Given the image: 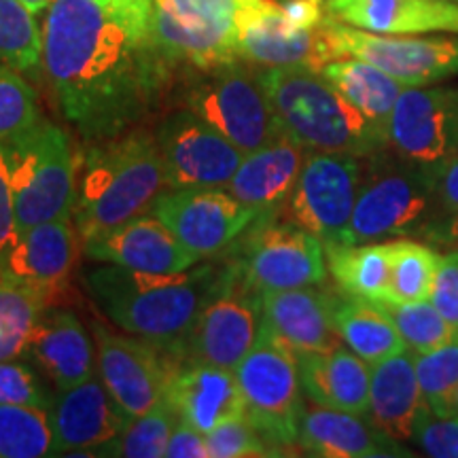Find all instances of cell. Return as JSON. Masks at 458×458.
I'll return each instance as SVG.
<instances>
[{"mask_svg": "<svg viewBox=\"0 0 458 458\" xmlns=\"http://www.w3.org/2000/svg\"><path fill=\"white\" fill-rule=\"evenodd\" d=\"M236 49L240 60L259 66H308L320 71L334 60L323 24L300 28L280 0H238Z\"/></svg>", "mask_w": 458, "mask_h": 458, "instance_id": "obj_17", "label": "cell"}, {"mask_svg": "<svg viewBox=\"0 0 458 458\" xmlns=\"http://www.w3.org/2000/svg\"><path fill=\"white\" fill-rule=\"evenodd\" d=\"M156 140L168 189L227 187L246 156L187 106L170 113L159 123Z\"/></svg>", "mask_w": 458, "mask_h": 458, "instance_id": "obj_15", "label": "cell"}, {"mask_svg": "<svg viewBox=\"0 0 458 458\" xmlns=\"http://www.w3.org/2000/svg\"><path fill=\"white\" fill-rule=\"evenodd\" d=\"M174 68L151 21L96 0H54L45 11L43 72L57 108L88 142L136 128L162 102Z\"/></svg>", "mask_w": 458, "mask_h": 458, "instance_id": "obj_1", "label": "cell"}, {"mask_svg": "<svg viewBox=\"0 0 458 458\" xmlns=\"http://www.w3.org/2000/svg\"><path fill=\"white\" fill-rule=\"evenodd\" d=\"M323 34L334 60L357 57L405 88H428L458 74V34H377L342 24L329 13L323 21Z\"/></svg>", "mask_w": 458, "mask_h": 458, "instance_id": "obj_10", "label": "cell"}, {"mask_svg": "<svg viewBox=\"0 0 458 458\" xmlns=\"http://www.w3.org/2000/svg\"><path fill=\"white\" fill-rule=\"evenodd\" d=\"M181 416L168 401L157 403L147 414L130 418L123 431L111 442L100 445L96 456H122V458H162L165 456L170 435L179 425Z\"/></svg>", "mask_w": 458, "mask_h": 458, "instance_id": "obj_37", "label": "cell"}, {"mask_svg": "<svg viewBox=\"0 0 458 458\" xmlns=\"http://www.w3.org/2000/svg\"><path fill=\"white\" fill-rule=\"evenodd\" d=\"M77 261V225L72 216L38 223L20 233L0 261V278L30 286L51 301L64 291Z\"/></svg>", "mask_w": 458, "mask_h": 458, "instance_id": "obj_21", "label": "cell"}, {"mask_svg": "<svg viewBox=\"0 0 458 458\" xmlns=\"http://www.w3.org/2000/svg\"><path fill=\"white\" fill-rule=\"evenodd\" d=\"M20 233L21 232L20 225H17L15 196L13 187H11L7 159H4V151L0 147V261L13 249Z\"/></svg>", "mask_w": 458, "mask_h": 458, "instance_id": "obj_45", "label": "cell"}, {"mask_svg": "<svg viewBox=\"0 0 458 458\" xmlns=\"http://www.w3.org/2000/svg\"><path fill=\"white\" fill-rule=\"evenodd\" d=\"M301 391L329 410L368 414L371 368L359 354L337 346L327 352L297 354Z\"/></svg>", "mask_w": 458, "mask_h": 458, "instance_id": "obj_28", "label": "cell"}, {"mask_svg": "<svg viewBox=\"0 0 458 458\" xmlns=\"http://www.w3.org/2000/svg\"><path fill=\"white\" fill-rule=\"evenodd\" d=\"M261 293L244 276L240 263L225 266L219 289L210 297L172 352L179 363L236 369L261 334Z\"/></svg>", "mask_w": 458, "mask_h": 458, "instance_id": "obj_9", "label": "cell"}, {"mask_svg": "<svg viewBox=\"0 0 458 458\" xmlns=\"http://www.w3.org/2000/svg\"><path fill=\"white\" fill-rule=\"evenodd\" d=\"M98 376L114 403L128 418L147 414L162 403L172 365L156 344L136 335H119L105 325H96Z\"/></svg>", "mask_w": 458, "mask_h": 458, "instance_id": "obj_18", "label": "cell"}, {"mask_svg": "<svg viewBox=\"0 0 458 458\" xmlns=\"http://www.w3.org/2000/svg\"><path fill=\"white\" fill-rule=\"evenodd\" d=\"M456 213H458V157L452 159V162L439 172L437 181H435L433 221L445 219V216H452Z\"/></svg>", "mask_w": 458, "mask_h": 458, "instance_id": "obj_47", "label": "cell"}, {"mask_svg": "<svg viewBox=\"0 0 458 458\" xmlns=\"http://www.w3.org/2000/svg\"><path fill=\"white\" fill-rule=\"evenodd\" d=\"M437 174L399 156L377 151L363 159L357 204L346 244L418 236L435 216Z\"/></svg>", "mask_w": 458, "mask_h": 458, "instance_id": "obj_5", "label": "cell"}, {"mask_svg": "<svg viewBox=\"0 0 458 458\" xmlns=\"http://www.w3.org/2000/svg\"><path fill=\"white\" fill-rule=\"evenodd\" d=\"M325 3H327V0H325Z\"/></svg>", "mask_w": 458, "mask_h": 458, "instance_id": "obj_53", "label": "cell"}, {"mask_svg": "<svg viewBox=\"0 0 458 458\" xmlns=\"http://www.w3.org/2000/svg\"><path fill=\"white\" fill-rule=\"evenodd\" d=\"M168 187L156 134L131 128L114 139L91 142L77 174L72 219L79 236H102L151 213Z\"/></svg>", "mask_w": 458, "mask_h": 458, "instance_id": "obj_3", "label": "cell"}, {"mask_svg": "<svg viewBox=\"0 0 458 458\" xmlns=\"http://www.w3.org/2000/svg\"><path fill=\"white\" fill-rule=\"evenodd\" d=\"M238 0H153L151 30L165 55L191 68L238 60Z\"/></svg>", "mask_w": 458, "mask_h": 458, "instance_id": "obj_12", "label": "cell"}, {"mask_svg": "<svg viewBox=\"0 0 458 458\" xmlns=\"http://www.w3.org/2000/svg\"><path fill=\"white\" fill-rule=\"evenodd\" d=\"M54 394L43 385L32 365L20 359L0 363V405H34L51 408Z\"/></svg>", "mask_w": 458, "mask_h": 458, "instance_id": "obj_42", "label": "cell"}, {"mask_svg": "<svg viewBox=\"0 0 458 458\" xmlns=\"http://www.w3.org/2000/svg\"><path fill=\"white\" fill-rule=\"evenodd\" d=\"M420 236H425L428 242L437 246H458V213L428 223Z\"/></svg>", "mask_w": 458, "mask_h": 458, "instance_id": "obj_48", "label": "cell"}, {"mask_svg": "<svg viewBox=\"0 0 458 458\" xmlns=\"http://www.w3.org/2000/svg\"><path fill=\"white\" fill-rule=\"evenodd\" d=\"M223 272L225 266L208 263L176 274L139 272L102 263L85 274V289L119 329L172 354L219 289Z\"/></svg>", "mask_w": 458, "mask_h": 458, "instance_id": "obj_2", "label": "cell"}, {"mask_svg": "<svg viewBox=\"0 0 458 458\" xmlns=\"http://www.w3.org/2000/svg\"><path fill=\"white\" fill-rule=\"evenodd\" d=\"M0 64L24 74L43 68V28L21 0H0Z\"/></svg>", "mask_w": 458, "mask_h": 458, "instance_id": "obj_36", "label": "cell"}, {"mask_svg": "<svg viewBox=\"0 0 458 458\" xmlns=\"http://www.w3.org/2000/svg\"><path fill=\"white\" fill-rule=\"evenodd\" d=\"M363 159L351 153L308 151L286 199L289 221L317 236L323 246L346 244L363 179Z\"/></svg>", "mask_w": 458, "mask_h": 458, "instance_id": "obj_11", "label": "cell"}, {"mask_svg": "<svg viewBox=\"0 0 458 458\" xmlns=\"http://www.w3.org/2000/svg\"><path fill=\"white\" fill-rule=\"evenodd\" d=\"M334 20L377 34H458L454 0H327Z\"/></svg>", "mask_w": 458, "mask_h": 458, "instance_id": "obj_26", "label": "cell"}, {"mask_svg": "<svg viewBox=\"0 0 458 458\" xmlns=\"http://www.w3.org/2000/svg\"><path fill=\"white\" fill-rule=\"evenodd\" d=\"M428 408L418 385L414 352L403 351L371 365L368 418L397 442H411L420 411Z\"/></svg>", "mask_w": 458, "mask_h": 458, "instance_id": "obj_29", "label": "cell"}, {"mask_svg": "<svg viewBox=\"0 0 458 458\" xmlns=\"http://www.w3.org/2000/svg\"><path fill=\"white\" fill-rule=\"evenodd\" d=\"M41 119L38 96L24 72L0 64V145L21 136Z\"/></svg>", "mask_w": 458, "mask_h": 458, "instance_id": "obj_40", "label": "cell"}, {"mask_svg": "<svg viewBox=\"0 0 458 458\" xmlns=\"http://www.w3.org/2000/svg\"><path fill=\"white\" fill-rule=\"evenodd\" d=\"M374 303L393 320V325L411 352H431L458 337V329L439 314L431 300Z\"/></svg>", "mask_w": 458, "mask_h": 458, "instance_id": "obj_38", "label": "cell"}, {"mask_svg": "<svg viewBox=\"0 0 458 458\" xmlns=\"http://www.w3.org/2000/svg\"><path fill=\"white\" fill-rule=\"evenodd\" d=\"M165 458H210L208 445H206V435L193 428L189 422L181 418L179 425L170 435Z\"/></svg>", "mask_w": 458, "mask_h": 458, "instance_id": "obj_46", "label": "cell"}, {"mask_svg": "<svg viewBox=\"0 0 458 458\" xmlns=\"http://www.w3.org/2000/svg\"><path fill=\"white\" fill-rule=\"evenodd\" d=\"M320 74L386 136L388 119H391L393 108L397 105L405 85L388 77L385 71H380L374 64L357 60V57L331 60L320 68Z\"/></svg>", "mask_w": 458, "mask_h": 458, "instance_id": "obj_30", "label": "cell"}, {"mask_svg": "<svg viewBox=\"0 0 458 458\" xmlns=\"http://www.w3.org/2000/svg\"><path fill=\"white\" fill-rule=\"evenodd\" d=\"M411 442L427 456L458 458V416H435L425 408L414 425Z\"/></svg>", "mask_w": 458, "mask_h": 458, "instance_id": "obj_43", "label": "cell"}, {"mask_svg": "<svg viewBox=\"0 0 458 458\" xmlns=\"http://www.w3.org/2000/svg\"><path fill=\"white\" fill-rule=\"evenodd\" d=\"M151 215L202 259L225 250L259 219L227 187L168 189L156 199Z\"/></svg>", "mask_w": 458, "mask_h": 458, "instance_id": "obj_13", "label": "cell"}, {"mask_svg": "<svg viewBox=\"0 0 458 458\" xmlns=\"http://www.w3.org/2000/svg\"><path fill=\"white\" fill-rule=\"evenodd\" d=\"M386 136L394 156L439 174L458 157V88H405Z\"/></svg>", "mask_w": 458, "mask_h": 458, "instance_id": "obj_14", "label": "cell"}, {"mask_svg": "<svg viewBox=\"0 0 458 458\" xmlns=\"http://www.w3.org/2000/svg\"><path fill=\"white\" fill-rule=\"evenodd\" d=\"M297 445L323 458H386L411 456L401 442L377 428L369 418L352 411L303 405Z\"/></svg>", "mask_w": 458, "mask_h": 458, "instance_id": "obj_24", "label": "cell"}, {"mask_svg": "<svg viewBox=\"0 0 458 458\" xmlns=\"http://www.w3.org/2000/svg\"><path fill=\"white\" fill-rule=\"evenodd\" d=\"M454 3H458V0H454Z\"/></svg>", "mask_w": 458, "mask_h": 458, "instance_id": "obj_52", "label": "cell"}, {"mask_svg": "<svg viewBox=\"0 0 458 458\" xmlns=\"http://www.w3.org/2000/svg\"><path fill=\"white\" fill-rule=\"evenodd\" d=\"M240 259L246 280L259 293L301 289L327 280L325 246L293 221L278 223L272 216L257 219Z\"/></svg>", "mask_w": 458, "mask_h": 458, "instance_id": "obj_16", "label": "cell"}, {"mask_svg": "<svg viewBox=\"0 0 458 458\" xmlns=\"http://www.w3.org/2000/svg\"><path fill=\"white\" fill-rule=\"evenodd\" d=\"M337 300L323 283L261 293L263 329L295 354L334 351L342 346L335 331Z\"/></svg>", "mask_w": 458, "mask_h": 458, "instance_id": "obj_19", "label": "cell"}, {"mask_svg": "<svg viewBox=\"0 0 458 458\" xmlns=\"http://www.w3.org/2000/svg\"><path fill=\"white\" fill-rule=\"evenodd\" d=\"M206 445L210 458L280 456V452L261 437L246 416L223 422L215 431H210L206 435Z\"/></svg>", "mask_w": 458, "mask_h": 458, "instance_id": "obj_41", "label": "cell"}, {"mask_svg": "<svg viewBox=\"0 0 458 458\" xmlns=\"http://www.w3.org/2000/svg\"><path fill=\"white\" fill-rule=\"evenodd\" d=\"M88 259L151 274H176L202 263L156 215H140L83 242Z\"/></svg>", "mask_w": 458, "mask_h": 458, "instance_id": "obj_20", "label": "cell"}, {"mask_svg": "<svg viewBox=\"0 0 458 458\" xmlns=\"http://www.w3.org/2000/svg\"><path fill=\"white\" fill-rule=\"evenodd\" d=\"M55 456L47 408L0 405V458Z\"/></svg>", "mask_w": 458, "mask_h": 458, "instance_id": "obj_34", "label": "cell"}, {"mask_svg": "<svg viewBox=\"0 0 458 458\" xmlns=\"http://www.w3.org/2000/svg\"><path fill=\"white\" fill-rule=\"evenodd\" d=\"M49 411L55 456L79 454V450H94L96 454V450L117 437L130 420L114 403L100 376L57 391Z\"/></svg>", "mask_w": 458, "mask_h": 458, "instance_id": "obj_22", "label": "cell"}, {"mask_svg": "<svg viewBox=\"0 0 458 458\" xmlns=\"http://www.w3.org/2000/svg\"><path fill=\"white\" fill-rule=\"evenodd\" d=\"M164 397L182 420L204 435L246 416L236 371L215 365L181 363L172 369Z\"/></svg>", "mask_w": 458, "mask_h": 458, "instance_id": "obj_23", "label": "cell"}, {"mask_svg": "<svg viewBox=\"0 0 458 458\" xmlns=\"http://www.w3.org/2000/svg\"><path fill=\"white\" fill-rule=\"evenodd\" d=\"M49 303L30 286L0 278V363L26 354L34 325Z\"/></svg>", "mask_w": 458, "mask_h": 458, "instance_id": "obj_35", "label": "cell"}, {"mask_svg": "<svg viewBox=\"0 0 458 458\" xmlns=\"http://www.w3.org/2000/svg\"><path fill=\"white\" fill-rule=\"evenodd\" d=\"M0 147L7 159L20 232L72 216L79 168L64 130L41 119Z\"/></svg>", "mask_w": 458, "mask_h": 458, "instance_id": "obj_6", "label": "cell"}, {"mask_svg": "<svg viewBox=\"0 0 458 458\" xmlns=\"http://www.w3.org/2000/svg\"><path fill=\"white\" fill-rule=\"evenodd\" d=\"M416 376L428 410L435 416H456L458 337L431 352H414Z\"/></svg>", "mask_w": 458, "mask_h": 458, "instance_id": "obj_39", "label": "cell"}, {"mask_svg": "<svg viewBox=\"0 0 458 458\" xmlns=\"http://www.w3.org/2000/svg\"><path fill=\"white\" fill-rule=\"evenodd\" d=\"M306 153L300 142L283 131L267 145L246 153L227 189L250 206L259 219L272 216L293 191Z\"/></svg>", "mask_w": 458, "mask_h": 458, "instance_id": "obj_27", "label": "cell"}, {"mask_svg": "<svg viewBox=\"0 0 458 458\" xmlns=\"http://www.w3.org/2000/svg\"><path fill=\"white\" fill-rule=\"evenodd\" d=\"M431 303L448 323L458 329V249L439 257Z\"/></svg>", "mask_w": 458, "mask_h": 458, "instance_id": "obj_44", "label": "cell"}, {"mask_svg": "<svg viewBox=\"0 0 458 458\" xmlns=\"http://www.w3.org/2000/svg\"><path fill=\"white\" fill-rule=\"evenodd\" d=\"M456 416H458V393H456Z\"/></svg>", "mask_w": 458, "mask_h": 458, "instance_id": "obj_51", "label": "cell"}, {"mask_svg": "<svg viewBox=\"0 0 458 458\" xmlns=\"http://www.w3.org/2000/svg\"><path fill=\"white\" fill-rule=\"evenodd\" d=\"M26 354L57 391L81 385L98 371L89 334L81 320L62 308H45L28 340Z\"/></svg>", "mask_w": 458, "mask_h": 458, "instance_id": "obj_25", "label": "cell"}, {"mask_svg": "<svg viewBox=\"0 0 458 458\" xmlns=\"http://www.w3.org/2000/svg\"><path fill=\"white\" fill-rule=\"evenodd\" d=\"M259 79L280 128L306 151L369 157L388 148L386 136L320 71L308 66H263Z\"/></svg>", "mask_w": 458, "mask_h": 458, "instance_id": "obj_4", "label": "cell"}, {"mask_svg": "<svg viewBox=\"0 0 458 458\" xmlns=\"http://www.w3.org/2000/svg\"><path fill=\"white\" fill-rule=\"evenodd\" d=\"M193 71L196 77L189 79L182 89V102L240 151H257L283 134L259 71H250L240 57L227 64Z\"/></svg>", "mask_w": 458, "mask_h": 458, "instance_id": "obj_7", "label": "cell"}, {"mask_svg": "<svg viewBox=\"0 0 458 458\" xmlns=\"http://www.w3.org/2000/svg\"><path fill=\"white\" fill-rule=\"evenodd\" d=\"M327 270L342 293L368 301H386L391 261L386 242L325 246Z\"/></svg>", "mask_w": 458, "mask_h": 458, "instance_id": "obj_32", "label": "cell"}, {"mask_svg": "<svg viewBox=\"0 0 458 458\" xmlns=\"http://www.w3.org/2000/svg\"><path fill=\"white\" fill-rule=\"evenodd\" d=\"M102 7L117 11V13L136 17V20L151 21L153 13V0H96Z\"/></svg>", "mask_w": 458, "mask_h": 458, "instance_id": "obj_49", "label": "cell"}, {"mask_svg": "<svg viewBox=\"0 0 458 458\" xmlns=\"http://www.w3.org/2000/svg\"><path fill=\"white\" fill-rule=\"evenodd\" d=\"M233 371L250 425L278 452L295 445L303 411L297 354L261 327L255 346Z\"/></svg>", "mask_w": 458, "mask_h": 458, "instance_id": "obj_8", "label": "cell"}, {"mask_svg": "<svg viewBox=\"0 0 458 458\" xmlns=\"http://www.w3.org/2000/svg\"><path fill=\"white\" fill-rule=\"evenodd\" d=\"M391 261V284L386 301H427L437 274L439 255L431 244L416 242L408 236L386 242Z\"/></svg>", "mask_w": 458, "mask_h": 458, "instance_id": "obj_33", "label": "cell"}, {"mask_svg": "<svg viewBox=\"0 0 458 458\" xmlns=\"http://www.w3.org/2000/svg\"><path fill=\"white\" fill-rule=\"evenodd\" d=\"M21 3H24L34 15H41L49 9V4L54 3V0H21Z\"/></svg>", "mask_w": 458, "mask_h": 458, "instance_id": "obj_50", "label": "cell"}, {"mask_svg": "<svg viewBox=\"0 0 458 458\" xmlns=\"http://www.w3.org/2000/svg\"><path fill=\"white\" fill-rule=\"evenodd\" d=\"M335 331L342 344L369 365L408 351L393 320L374 301L346 293L337 300Z\"/></svg>", "mask_w": 458, "mask_h": 458, "instance_id": "obj_31", "label": "cell"}]
</instances>
